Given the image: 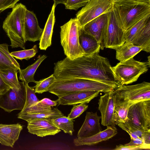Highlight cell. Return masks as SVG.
<instances>
[{
    "label": "cell",
    "instance_id": "cell-24",
    "mask_svg": "<svg viewBox=\"0 0 150 150\" xmlns=\"http://www.w3.org/2000/svg\"><path fill=\"white\" fill-rule=\"evenodd\" d=\"M64 115L61 111L57 108L51 110L37 113H25L18 114V118L26 121L27 122L36 119L52 120Z\"/></svg>",
    "mask_w": 150,
    "mask_h": 150
},
{
    "label": "cell",
    "instance_id": "cell-38",
    "mask_svg": "<svg viewBox=\"0 0 150 150\" xmlns=\"http://www.w3.org/2000/svg\"><path fill=\"white\" fill-rule=\"evenodd\" d=\"M19 0H0V14L5 10L13 8Z\"/></svg>",
    "mask_w": 150,
    "mask_h": 150
},
{
    "label": "cell",
    "instance_id": "cell-22",
    "mask_svg": "<svg viewBox=\"0 0 150 150\" xmlns=\"http://www.w3.org/2000/svg\"><path fill=\"white\" fill-rule=\"evenodd\" d=\"M115 50L116 51V59L120 62H123L133 58L142 50V48L131 43L125 42Z\"/></svg>",
    "mask_w": 150,
    "mask_h": 150
},
{
    "label": "cell",
    "instance_id": "cell-18",
    "mask_svg": "<svg viewBox=\"0 0 150 150\" xmlns=\"http://www.w3.org/2000/svg\"><path fill=\"white\" fill-rule=\"evenodd\" d=\"M23 129V126L18 123L0 124V143L3 145L13 147Z\"/></svg>",
    "mask_w": 150,
    "mask_h": 150
},
{
    "label": "cell",
    "instance_id": "cell-4",
    "mask_svg": "<svg viewBox=\"0 0 150 150\" xmlns=\"http://www.w3.org/2000/svg\"><path fill=\"white\" fill-rule=\"evenodd\" d=\"M114 8L123 29L126 31L150 14V0H121L114 3Z\"/></svg>",
    "mask_w": 150,
    "mask_h": 150
},
{
    "label": "cell",
    "instance_id": "cell-11",
    "mask_svg": "<svg viewBox=\"0 0 150 150\" xmlns=\"http://www.w3.org/2000/svg\"><path fill=\"white\" fill-rule=\"evenodd\" d=\"M19 89L10 88L4 94H0V108L9 113L16 110H22L26 100L25 83L20 82Z\"/></svg>",
    "mask_w": 150,
    "mask_h": 150
},
{
    "label": "cell",
    "instance_id": "cell-23",
    "mask_svg": "<svg viewBox=\"0 0 150 150\" xmlns=\"http://www.w3.org/2000/svg\"><path fill=\"white\" fill-rule=\"evenodd\" d=\"M131 43L135 46L142 47V50L150 53V20L137 34Z\"/></svg>",
    "mask_w": 150,
    "mask_h": 150
},
{
    "label": "cell",
    "instance_id": "cell-40",
    "mask_svg": "<svg viewBox=\"0 0 150 150\" xmlns=\"http://www.w3.org/2000/svg\"><path fill=\"white\" fill-rule=\"evenodd\" d=\"M39 101L43 105L49 107H53L56 106L58 102V100H52L48 98H44Z\"/></svg>",
    "mask_w": 150,
    "mask_h": 150
},
{
    "label": "cell",
    "instance_id": "cell-7",
    "mask_svg": "<svg viewBox=\"0 0 150 150\" xmlns=\"http://www.w3.org/2000/svg\"><path fill=\"white\" fill-rule=\"evenodd\" d=\"M114 4L113 0H90L76 14L81 27L100 15L110 11Z\"/></svg>",
    "mask_w": 150,
    "mask_h": 150
},
{
    "label": "cell",
    "instance_id": "cell-9",
    "mask_svg": "<svg viewBox=\"0 0 150 150\" xmlns=\"http://www.w3.org/2000/svg\"><path fill=\"white\" fill-rule=\"evenodd\" d=\"M126 122L139 129H150V100L140 101L131 105Z\"/></svg>",
    "mask_w": 150,
    "mask_h": 150
},
{
    "label": "cell",
    "instance_id": "cell-3",
    "mask_svg": "<svg viewBox=\"0 0 150 150\" xmlns=\"http://www.w3.org/2000/svg\"><path fill=\"white\" fill-rule=\"evenodd\" d=\"M27 9L22 4H16L3 22V28L10 40L12 48L25 49L24 27Z\"/></svg>",
    "mask_w": 150,
    "mask_h": 150
},
{
    "label": "cell",
    "instance_id": "cell-39",
    "mask_svg": "<svg viewBox=\"0 0 150 150\" xmlns=\"http://www.w3.org/2000/svg\"><path fill=\"white\" fill-rule=\"evenodd\" d=\"M8 45L6 43L0 44V50L3 52L11 60L13 63L19 69H21L19 64L10 54L8 50Z\"/></svg>",
    "mask_w": 150,
    "mask_h": 150
},
{
    "label": "cell",
    "instance_id": "cell-42",
    "mask_svg": "<svg viewBox=\"0 0 150 150\" xmlns=\"http://www.w3.org/2000/svg\"><path fill=\"white\" fill-rule=\"evenodd\" d=\"M144 144H146L144 142L143 140L140 138H137L135 139H131L130 141L125 144L127 145H138Z\"/></svg>",
    "mask_w": 150,
    "mask_h": 150
},
{
    "label": "cell",
    "instance_id": "cell-20",
    "mask_svg": "<svg viewBox=\"0 0 150 150\" xmlns=\"http://www.w3.org/2000/svg\"><path fill=\"white\" fill-rule=\"evenodd\" d=\"M56 6L54 4L43 29L39 43V48L41 50H45L51 45L52 38L55 20L54 11Z\"/></svg>",
    "mask_w": 150,
    "mask_h": 150
},
{
    "label": "cell",
    "instance_id": "cell-1",
    "mask_svg": "<svg viewBox=\"0 0 150 150\" xmlns=\"http://www.w3.org/2000/svg\"><path fill=\"white\" fill-rule=\"evenodd\" d=\"M56 79L81 78L105 84L115 89L122 85L117 79L108 60L98 53L73 60L66 57L54 64Z\"/></svg>",
    "mask_w": 150,
    "mask_h": 150
},
{
    "label": "cell",
    "instance_id": "cell-21",
    "mask_svg": "<svg viewBox=\"0 0 150 150\" xmlns=\"http://www.w3.org/2000/svg\"><path fill=\"white\" fill-rule=\"evenodd\" d=\"M79 41L85 55L99 52L100 47L98 42L93 36L86 32L82 27L79 30Z\"/></svg>",
    "mask_w": 150,
    "mask_h": 150
},
{
    "label": "cell",
    "instance_id": "cell-25",
    "mask_svg": "<svg viewBox=\"0 0 150 150\" xmlns=\"http://www.w3.org/2000/svg\"><path fill=\"white\" fill-rule=\"evenodd\" d=\"M133 104L130 101H118L115 99L114 113L115 125L126 122L129 109Z\"/></svg>",
    "mask_w": 150,
    "mask_h": 150
},
{
    "label": "cell",
    "instance_id": "cell-28",
    "mask_svg": "<svg viewBox=\"0 0 150 150\" xmlns=\"http://www.w3.org/2000/svg\"><path fill=\"white\" fill-rule=\"evenodd\" d=\"M149 20H150V14L144 17L129 29L125 31V42L131 43L136 36Z\"/></svg>",
    "mask_w": 150,
    "mask_h": 150
},
{
    "label": "cell",
    "instance_id": "cell-31",
    "mask_svg": "<svg viewBox=\"0 0 150 150\" xmlns=\"http://www.w3.org/2000/svg\"><path fill=\"white\" fill-rule=\"evenodd\" d=\"M37 52L36 45L30 49L14 51L10 53L13 57L21 60L23 59L28 60L34 57Z\"/></svg>",
    "mask_w": 150,
    "mask_h": 150
},
{
    "label": "cell",
    "instance_id": "cell-41",
    "mask_svg": "<svg viewBox=\"0 0 150 150\" xmlns=\"http://www.w3.org/2000/svg\"><path fill=\"white\" fill-rule=\"evenodd\" d=\"M10 88L5 83L0 76V94L4 93Z\"/></svg>",
    "mask_w": 150,
    "mask_h": 150
},
{
    "label": "cell",
    "instance_id": "cell-27",
    "mask_svg": "<svg viewBox=\"0 0 150 150\" xmlns=\"http://www.w3.org/2000/svg\"><path fill=\"white\" fill-rule=\"evenodd\" d=\"M18 72L16 70L0 69V76L5 83L11 88L19 89L21 85L18 79Z\"/></svg>",
    "mask_w": 150,
    "mask_h": 150
},
{
    "label": "cell",
    "instance_id": "cell-36",
    "mask_svg": "<svg viewBox=\"0 0 150 150\" xmlns=\"http://www.w3.org/2000/svg\"><path fill=\"white\" fill-rule=\"evenodd\" d=\"M87 3L84 0H67L64 5L67 9L76 10L85 5Z\"/></svg>",
    "mask_w": 150,
    "mask_h": 150
},
{
    "label": "cell",
    "instance_id": "cell-30",
    "mask_svg": "<svg viewBox=\"0 0 150 150\" xmlns=\"http://www.w3.org/2000/svg\"><path fill=\"white\" fill-rule=\"evenodd\" d=\"M56 79L53 74L49 77L37 81L34 88L35 93H42L48 91V89L54 81Z\"/></svg>",
    "mask_w": 150,
    "mask_h": 150
},
{
    "label": "cell",
    "instance_id": "cell-8",
    "mask_svg": "<svg viewBox=\"0 0 150 150\" xmlns=\"http://www.w3.org/2000/svg\"><path fill=\"white\" fill-rule=\"evenodd\" d=\"M115 99L133 103L150 100V83L144 81L132 85H122L114 90Z\"/></svg>",
    "mask_w": 150,
    "mask_h": 150
},
{
    "label": "cell",
    "instance_id": "cell-26",
    "mask_svg": "<svg viewBox=\"0 0 150 150\" xmlns=\"http://www.w3.org/2000/svg\"><path fill=\"white\" fill-rule=\"evenodd\" d=\"M47 57L45 55L41 56L37 61L31 65L24 69H20L18 70L19 73V79L25 83L33 82L35 83L37 81L34 79L35 72L42 62Z\"/></svg>",
    "mask_w": 150,
    "mask_h": 150
},
{
    "label": "cell",
    "instance_id": "cell-37",
    "mask_svg": "<svg viewBox=\"0 0 150 150\" xmlns=\"http://www.w3.org/2000/svg\"><path fill=\"white\" fill-rule=\"evenodd\" d=\"M150 145L144 144L138 145H127L120 144L116 145L114 150H134L142 149H150Z\"/></svg>",
    "mask_w": 150,
    "mask_h": 150
},
{
    "label": "cell",
    "instance_id": "cell-15",
    "mask_svg": "<svg viewBox=\"0 0 150 150\" xmlns=\"http://www.w3.org/2000/svg\"><path fill=\"white\" fill-rule=\"evenodd\" d=\"M43 29L39 26L35 14L27 9L25 11L24 27V38L26 42L40 41Z\"/></svg>",
    "mask_w": 150,
    "mask_h": 150
},
{
    "label": "cell",
    "instance_id": "cell-45",
    "mask_svg": "<svg viewBox=\"0 0 150 150\" xmlns=\"http://www.w3.org/2000/svg\"><path fill=\"white\" fill-rule=\"evenodd\" d=\"M137 0V1H147V0Z\"/></svg>",
    "mask_w": 150,
    "mask_h": 150
},
{
    "label": "cell",
    "instance_id": "cell-14",
    "mask_svg": "<svg viewBox=\"0 0 150 150\" xmlns=\"http://www.w3.org/2000/svg\"><path fill=\"white\" fill-rule=\"evenodd\" d=\"M28 122L27 128L30 133L43 137L54 135L61 131L52 122L51 120L36 119Z\"/></svg>",
    "mask_w": 150,
    "mask_h": 150
},
{
    "label": "cell",
    "instance_id": "cell-44",
    "mask_svg": "<svg viewBox=\"0 0 150 150\" xmlns=\"http://www.w3.org/2000/svg\"><path fill=\"white\" fill-rule=\"evenodd\" d=\"M120 0H113L114 3L118 2L120 1Z\"/></svg>",
    "mask_w": 150,
    "mask_h": 150
},
{
    "label": "cell",
    "instance_id": "cell-29",
    "mask_svg": "<svg viewBox=\"0 0 150 150\" xmlns=\"http://www.w3.org/2000/svg\"><path fill=\"white\" fill-rule=\"evenodd\" d=\"M53 124L59 129L62 130L63 132L72 135L74 131V121L73 120L68 118L67 117L63 116L51 120Z\"/></svg>",
    "mask_w": 150,
    "mask_h": 150
},
{
    "label": "cell",
    "instance_id": "cell-46",
    "mask_svg": "<svg viewBox=\"0 0 150 150\" xmlns=\"http://www.w3.org/2000/svg\"><path fill=\"white\" fill-rule=\"evenodd\" d=\"M84 0V1H87V2H88V1H89L90 0Z\"/></svg>",
    "mask_w": 150,
    "mask_h": 150
},
{
    "label": "cell",
    "instance_id": "cell-17",
    "mask_svg": "<svg viewBox=\"0 0 150 150\" xmlns=\"http://www.w3.org/2000/svg\"><path fill=\"white\" fill-rule=\"evenodd\" d=\"M99 91H85L64 95L58 97L59 105H71L79 103H87L97 97Z\"/></svg>",
    "mask_w": 150,
    "mask_h": 150
},
{
    "label": "cell",
    "instance_id": "cell-32",
    "mask_svg": "<svg viewBox=\"0 0 150 150\" xmlns=\"http://www.w3.org/2000/svg\"><path fill=\"white\" fill-rule=\"evenodd\" d=\"M25 84L26 90V98L25 103L22 110L36 104L39 101L35 94L33 87L29 86L28 83Z\"/></svg>",
    "mask_w": 150,
    "mask_h": 150
},
{
    "label": "cell",
    "instance_id": "cell-10",
    "mask_svg": "<svg viewBox=\"0 0 150 150\" xmlns=\"http://www.w3.org/2000/svg\"><path fill=\"white\" fill-rule=\"evenodd\" d=\"M125 31L115 9L109 12L105 47L115 49L125 42Z\"/></svg>",
    "mask_w": 150,
    "mask_h": 150
},
{
    "label": "cell",
    "instance_id": "cell-35",
    "mask_svg": "<svg viewBox=\"0 0 150 150\" xmlns=\"http://www.w3.org/2000/svg\"><path fill=\"white\" fill-rule=\"evenodd\" d=\"M88 107L86 103H82L78 105H74L67 117L71 120H74L79 117Z\"/></svg>",
    "mask_w": 150,
    "mask_h": 150
},
{
    "label": "cell",
    "instance_id": "cell-33",
    "mask_svg": "<svg viewBox=\"0 0 150 150\" xmlns=\"http://www.w3.org/2000/svg\"><path fill=\"white\" fill-rule=\"evenodd\" d=\"M52 110L51 107L45 106L39 101L36 104L21 110L18 114L25 113H37L49 111Z\"/></svg>",
    "mask_w": 150,
    "mask_h": 150
},
{
    "label": "cell",
    "instance_id": "cell-6",
    "mask_svg": "<svg viewBox=\"0 0 150 150\" xmlns=\"http://www.w3.org/2000/svg\"><path fill=\"white\" fill-rule=\"evenodd\" d=\"M150 66L147 62L136 60L133 58L120 62L112 67L117 80L122 85H127L137 81L142 74L146 72Z\"/></svg>",
    "mask_w": 150,
    "mask_h": 150
},
{
    "label": "cell",
    "instance_id": "cell-43",
    "mask_svg": "<svg viewBox=\"0 0 150 150\" xmlns=\"http://www.w3.org/2000/svg\"><path fill=\"white\" fill-rule=\"evenodd\" d=\"M54 4L56 6L57 4H62L65 5L67 3V0H53Z\"/></svg>",
    "mask_w": 150,
    "mask_h": 150
},
{
    "label": "cell",
    "instance_id": "cell-12",
    "mask_svg": "<svg viewBox=\"0 0 150 150\" xmlns=\"http://www.w3.org/2000/svg\"><path fill=\"white\" fill-rule=\"evenodd\" d=\"M109 15V12L104 13L82 27L86 32L96 38L99 43L100 49L102 50L105 47Z\"/></svg>",
    "mask_w": 150,
    "mask_h": 150
},
{
    "label": "cell",
    "instance_id": "cell-13",
    "mask_svg": "<svg viewBox=\"0 0 150 150\" xmlns=\"http://www.w3.org/2000/svg\"><path fill=\"white\" fill-rule=\"evenodd\" d=\"M115 90L104 93L98 100V109L101 114V124L107 127H115L114 117L115 102Z\"/></svg>",
    "mask_w": 150,
    "mask_h": 150
},
{
    "label": "cell",
    "instance_id": "cell-19",
    "mask_svg": "<svg viewBox=\"0 0 150 150\" xmlns=\"http://www.w3.org/2000/svg\"><path fill=\"white\" fill-rule=\"evenodd\" d=\"M107 127L105 130L92 136L85 138H76L74 139V144L76 146L94 145L108 140L117 134V130L115 127L108 126Z\"/></svg>",
    "mask_w": 150,
    "mask_h": 150
},
{
    "label": "cell",
    "instance_id": "cell-34",
    "mask_svg": "<svg viewBox=\"0 0 150 150\" xmlns=\"http://www.w3.org/2000/svg\"><path fill=\"white\" fill-rule=\"evenodd\" d=\"M19 69L13 63L9 58L0 50V69Z\"/></svg>",
    "mask_w": 150,
    "mask_h": 150
},
{
    "label": "cell",
    "instance_id": "cell-5",
    "mask_svg": "<svg viewBox=\"0 0 150 150\" xmlns=\"http://www.w3.org/2000/svg\"><path fill=\"white\" fill-rule=\"evenodd\" d=\"M81 27L76 18H71L60 27V42L65 54L73 60L85 55L79 41Z\"/></svg>",
    "mask_w": 150,
    "mask_h": 150
},
{
    "label": "cell",
    "instance_id": "cell-16",
    "mask_svg": "<svg viewBox=\"0 0 150 150\" xmlns=\"http://www.w3.org/2000/svg\"><path fill=\"white\" fill-rule=\"evenodd\" d=\"M101 118L97 112H86L85 120L78 132L77 138L89 137L102 131L100 123Z\"/></svg>",
    "mask_w": 150,
    "mask_h": 150
},
{
    "label": "cell",
    "instance_id": "cell-2",
    "mask_svg": "<svg viewBox=\"0 0 150 150\" xmlns=\"http://www.w3.org/2000/svg\"><path fill=\"white\" fill-rule=\"evenodd\" d=\"M115 89L111 86L97 81L84 79L71 78L56 79L48 91L59 97L81 91H96L105 93Z\"/></svg>",
    "mask_w": 150,
    "mask_h": 150
}]
</instances>
